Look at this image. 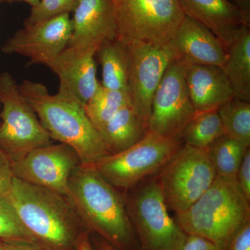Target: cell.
<instances>
[{
    "label": "cell",
    "instance_id": "obj_35",
    "mask_svg": "<svg viewBox=\"0 0 250 250\" xmlns=\"http://www.w3.org/2000/svg\"><path fill=\"white\" fill-rule=\"evenodd\" d=\"M91 241L93 246L98 250H118L115 247L111 246L108 242L104 241L100 237L91 238Z\"/></svg>",
    "mask_w": 250,
    "mask_h": 250
},
{
    "label": "cell",
    "instance_id": "obj_38",
    "mask_svg": "<svg viewBox=\"0 0 250 250\" xmlns=\"http://www.w3.org/2000/svg\"><path fill=\"white\" fill-rule=\"evenodd\" d=\"M1 101H0V111H1Z\"/></svg>",
    "mask_w": 250,
    "mask_h": 250
},
{
    "label": "cell",
    "instance_id": "obj_7",
    "mask_svg": "<svg viewBox=\"0 0 250 250\" xmlns=\"http://www.w3.org/2000/svg\"><path fill=\"white\" fill-rule=\"evenodd\" d=\"M0 149L11 163L52 143L37 115L9 72L0 75Z\"/></svg>",
    "mask_w": 250,
    "mask_h": 250
},
{
    "label": "cell",
    "instance_id": "obj_28",
    "mask_svg": "<svg viewBox=\"0 0 250 250\" xmlns=\"http://www.w3.org/2000/svg\"><path fill=\"white\" fill-rule=\"evenodd\" d=\"M14 177L11 161L0 149V197H8Z\"/></svg>",
    "mask_w": 250,
    "mask_h": 250
},
{
    "label": "cell",
    "instance_id": "obj_20",
    "mask_svg": "<svg viewBox=\"0 0 250 250\" xmlns=\"http://www.w3.org/2000/svg\"><path fill=\"white\" fill-rule=\"evenodd\" d=\"M222 65L233 96L250 102V31L243 25L226 50Z\"/></svg>",
    "mask_w": 250,
    "mask_h": 250
},
{
    "label": "cell",
    "instance_id": "obj_3",
    "mask_svg": "<svg viewBox=\"0 0 250 250\" xmlns=\"http://www.w3.org/2000/svg\"><path fill=\"white\" fill-rule=\"evenodd\" d=\"M18 86L51 139L73 148L82 165H95L111 155L84 106L76 99L59 91L52 95L45 85L30 80Z\"/></svg>",
    "mask_w": 250,
    "mask_h": 250
},
{
    "label": "cell",
    "instance_id": "obj_4",
    "mask_svg": "<svg viewBox=\"0 0 250 250\" xmlns=\"http://www.w3.org/2000/svg\"><path fill=\"white\" fill-rule=\"evenodd\" d=\"M250 201L236 179L217 176L213 184L175 221L188 235L203 237L222 250L250 220Z\"/></svg>",
    "mask_w": 250,
    "mask_h": 250
},
{
    "label": "cell",
    "instance_id": "obj_27",
    "mask_svg": "<svg viewBox=\"0 0 250 250\" xmlns=\"http://www.w3.org/2000/svg\"><path fill=\"white\" fill-rule=\"evenodd\" d=\"M80 0H41L37 6L31 8L24 25L45 21L54 16L73 12Z\"/></svg>",
    "mask_w": 250,
    "mask_h": 250
},
{
    "label": "cell",
    "instance_id": "obj_25",
    "mask_svg": "<svg viewBox=\"0 0 250 250\" xmlns=\"http://www.w3.org/2000/svg\"><path fill=\"white\" fill-rule=\"evenodd\" d=\"M224 134L223 125L217 110L196 113L182 134L185 144L205 150Z\"/></svg>",
    "mask_w": 250,
    "mask_h": 250
},
{
    "label": "cell",
    "instance_id": "obj_18",
    "mask_svg": "<svg viewBox=\"0 0 250 250\" xmlns=\"http://www.w3.org/2000/svg\"><path fill=\"white\" fill-rule=\"evenodd\" d=\"M188 93L196 113L218 110L233 96L221 67L184 65Z\"/></svg>",
    "mask_w": 250,
    "mask_h": 250
},
{
    "label": "cell",
    "instance_id": "obj_11",
    "mask_svg": "<svg viewBox=\"0 0 250 250\" xmlns=\"http://www.w3.org/2000/svg\"><path fill=\"white\" fill-rule=\"evenodd\" d=\"M11 165L14 177L67 197L69 179L82 162L73 148L60 143L36 148Z\"/></svg>",
    "mask_w": 250,
    "mask_h": 250
},
{
    "label": "cell",
    "instance_id": "obj_32",
    "mask_svg": "<svg viewBox=\"0 0 250 250\" xmlns=\"http://www.w3.org/2000/svg\"><path fill=\"white\" fill-rule=\"evenodd\" d=\"M0 246L6 250H52L36 242L20 240H0Z\"/></svg>",
    "mask_w": 250,
    "mask_h": 250
},
{
    "label": "cell",
    "instance_id": "obj_5",
    "mask_svg": "<svg viewBox=\"0 0 250 250\" xmlns=\"http://www.w3.org/2000/svg\"><path fill=\"white\" fill-rule=\"evenodd\" d=\"M125 191V205L140 250H182L187 233L169 214L156 176Z\"/></svg>",
    "mask_w": 250,
    "mask_h": 250
},
{
    "label": "cell",
    "instance_id": "obj_29",
    "mask_svg": "<svg viewBox=\"0 0 250 250\" xmlns=\"http://www.w3.org/2000/svg\"><path fill=\"white\" fill-rule=\"evenodd\" d=\"M236 180L247 200L250 202V149L248 148L237 172Z\"/></svg>",
    "mask_w": 250,
    "mask_h": 250
},
{
    "label": "cell",
    "instance_id": "obj_36",
    "mask_svg": "<svg viewBox=\"0 0 250 250\" xmlns=\"http://www.w3.org/2000/svg\"><path fill=\"white\" fill-rule=\"evenodd\" d=\"M41 0H0L1 2H8L12 3L16 2V1H24L27 4L30 5L31 8L37 6L39 3L40 2Z\"/></svg>",
    "mask_w": 250,
    "mask_h": 250
},
{
    "label": "cell",
    "instance_id": "obj_33",
    "mask_svg": "<svg viewBox=\"0 0 250 250\" xmlns=\"http://www.w3.org/2000/svg\"><path fill=\"white\" fill-rule=\"evenodd\" d=\"M236 5L241 12L243 24L250 27V0H230Z\"/></svg>",
    "mask_w": 250,
    "mask_h": 250
},
{
    "label": "cell",
    "instance_id": "obj_13",
    "mask_svg": "<svg viewBox=\"0 0 250 250\" xmlns=\"http://www.w3.org/2000/svg\"><path fill=\"white\" fill-rule=\"evenodd\" d=\"M70 14L24 25L1 47L4 54H16L30 59V64L47 66L62 53L71 37Z\"/></svg>",
    "mask_w": 250,
    "mask_h": 250
},
{
    "label": "cell",
    "instance_id": "obj_8",
    "mask_svg": "<svg viewBox=\"0 0 250 250\" xmlns=\"http://www.w3.org/2000/svg\"><path fill=\"white\" fill-rule=\"evenodd\" d=\"M183 143L182 140L163 137L149 131L132 147L106 156L94 166L113 187L126 190L159 173Z\"/></svg>",
    "mask_w": 250,
    "mask_h": 250
},
{
    "label": "cell",
    "instance_id": "obj_19",
    "mask_svg": "<svg viewBox=\"0 0 250 250\" xmlns=\"http://www.w3.org/2000/svg\"><path fill=\"white\" fill-rule=\"evenodd\" d=\"M98 131L108 152L116 154L141 141L149 126L130 104L121 108Z\"/></svg>",
    "mask_w": 250,
    "mask_h": 250
},
{
    "label": "cell",
    "instance_id": "obj_26",
    "mask_svg": "<svg viewBox=\"0 0 250 250\" xmlns=\"http://www.w3.org/2000/svg\"><path fill=\"white\" fill-rule=\"evenodd\" d=\"M0 240L36 242L23 226L8 197H0Z\"/></svg>",
    "mask_w": 250,
    "mask_h": 250
},
{
    "label": "cell",
    "instance_id": "obj_16",
    "mask_svg": "<svg viewBox=\"0 0 250 250\" xmlns=\"http://www.w3.org/2000/svg\"><path fill=\"white\" fill-rule=\"evenodd\" d=\"M169 45L184 65L222 67L226 59L223 43L205 26L185 16Z\"/></svg>",
    "mask_w": 250,
    "mask_h": 250
},
{
    "label": "cell",
    "instance_id": "obj_24",
    "mask_svg": "<svg viewBox=\"0 0 250 250\" xmlns=\"http://www.w3.org/2000/svg\"><path fill=\"white\" fill-rule=\"evenodd\" d=\"M131 104L129 90H115L100 85L96 93L84 106L87 116L98 129L121 108Z\"/></svg>",
    "mask_w": 250,
    "mask_h": 250
},
{
    "label": "cell",
    "instance_id": "obj_1",
    "mask_svg": "<svg viewBox=\"0 0 250 250\" xmlns=\"http://www.w3.org/2000/svg\"><path fill=\"white\" fill-rule=\"evenodd\" d=\"M67 198L90 233L118 250H141L124 195L102 177L95 166L80 165L73 171Z\"/></svg>",
    "mask_w": 250,
    "mask_h": 250
},
{
    "label": "cell",
    "instance_id": "obj_21",
    "mask_svg": "<svg viewBox=\"0 0 250 250\" xmlns=\"http://www.w3.org/2000/svg\"><path fill=\"white\" fill-rule=\"evenodd\" d=\"M102 67L101 85L115 90H128L131 65L128 45L117 39L106 41L97 51Z\"/></svg>",
    "mask_w": 250,
    "mask_h": 250
},
{
    "label": "cell",
    "instance_id": "obj_9",
    "mask_svg": "<svg viewBox=\"0 0 250 250\" xmlns=\"http://www.w3.org/2000/svg\"><path fill=\"white\" fill-rule=\"evenodd\" d=\"M156 176L167 208L175 213L190 208L217 177L205 151L185 143Z\"/></svg>",
    "mask_w": 250,
    "mask_h": 250
},
{
    "label": "cell",
    "instance_id": "obj_23",
    "mask_svg": "<svg viewBox=\"0 0 250 250\" xmlns=\"http://www.w3.org/2000/svg\"><path fill=\"white\" fill-rule=\"evenodd\" d=\"M224 134L250 146V103L233 96L217 110Z\"/></svg>",
    "mask_w": 250,
    "mask_h": 250
},
{
    "label": "cell",
    "instance_id": "obj_6",
    "mask_svg": "<svg viewBox=\"0 0 250 250\" xmlns=\"http://www.w3.org/2000/svg\"><path fill=\"white\" fill-rule=\"evenodd\" d=\"M116 39L125 45H168L183 21L179 0H113Z\"/></svg>",
    "mask_w": 250,
    "mask_h": 250
},
{
    "label": "cell",
    "instance_id": "obj_22",
    "mask_svg": "<svg viewBox=\"0 0 250 250\" xmlns=\"http://www.w3.org/2000/svg\"><path fill=\"white\" fill-rule=\"evenodd\" d=\"M248 148L223 134L205 151L217 176L236 179L237 172Z\"/></svg>",
    "mask_w": 250,
    "mask_h": 250
},
{
    "label": "cell",
    "instance_id": "obj_34",
    "mask_svg": "<svg viewBox=\"0 0 250 250\" xmlns=\"http://www.w3.org/2000/svg\"><path fill=\"white\" fill-rule=\"evenodd\" d=\"M76 250H98L93 246L90 238V232L89 231H85L81 234L80 238L77 240Z\"/></svg>",
    "mask_w": 250,
    "mask_h": 250
},
{
    "label": "cell",
    "instance_id": "obj_31",
    "mask_svg": "<svg viewBox=\"0 0 250 250\" xmlns=\"http://www.w3.org/2000/svg\"><path fill=\"white\" fill-rule=\"evenodd\" d=\"M182 250H222V249L213 242L203 237L187 234V238Z\"/></svg>",
    "mask_w": 250,
    "mask_h": 250
},
{
    "label": "cell",
    "instance_id": "obj_12",
    "mask_svg": "<svg viewBox=\"0 0 250 250\" xmlns=\"http://www.w3.org/2000/svg\"><path fill=\"white\" fill-rule=\"evenodd\" d=\"M131 65L128 90L131 106L149 126L154 93L166 69L176 59L170 45L135 42L128 45Z\"/></svg>",
    "mask_w": 250,
    "mask_h": 250
},
{
    "label": "cell",
    "instance_id": "obj_17",
    "mask_svg": "<svg viewBox=\"0 0 250 250\" xmlns=\"http://www.w3.org/2000/svg\"><path fill=\"white\" fill-rule=\"evenodd\" d=\"M179 2L185 16L209 29L226 50L244 25L239 9L230 0H179Z\"/></svg>",
    "mask_w": 250,
    "mask_h": 250
},
{
    "label": "cell",
    "instance_id": "obj_15",
    "mask_svg": "<svg viewBox=\"0 0 250 250\" xmlns=\"http://www.w3.org/2000/svg\"><path fill=\"white\" fill-rule=\"evenodd\" d=\"M71 18L68 45L98 51L106 41L117 37L113 0H80Z\"/></svg>",
    "mask_w": 250,
    "mask_h": 250
},
{
    "label": "cell",
    "instance_id": "obj_37",
    "mask_svg": "<svg viewBox=\"0 0 250 250\" xmlns=\"http://www.w3.org/2000/svg\"><path fill=\"white\" fill-rule=\"evenodd\" d=\"M0 250H5L4 248H3L2 246H0Z\"/></svg>",
    "mask_w": 250,
    "mask_h": 250
},
{
    "label": "cell",
    "instance_id": "obj_30",
    "mask_svg": "<svg viewBox=\"0 0 250 250\" xmlns=\"http://www.w3.org/2000/svg\"><path fill=\"white\" fill-rule=\"evenodd\" d=\"M222 250H250V220L236 231Z\"/></svg>",
    "mask_w": 250,
    "mask_h": 250
},
{
    "label": "cell",
    "instance_id": "obj_2",
    "mask_svg": "<svg viewBox=\"0 0 250 250\" xmlns=\"http://www.w3.org/2000/svg\"><path fill=\"white\" fill-rule=\"evenodd\" d=\"M8 198L36 243L52 250H76L88 231L67 197L14 177Z\"/></svg>",
    "mask_w": 250,
    "mask_h": 250
},
{
    "label": "cell",
    "instance_id": "obj_10",
    "mask_svg": "<svg viewBox=\"0 0 250 250\" xmlns=\"http://www.w3.org/2000/svg\"><path fill=\"white\" fill-rule=\"evenodd\" d=\"M195 114L188 93L184 64L174 59L154 93L149 131L163 137L182 140L184 129Z\"/></svg>",
    "mask_w": 250,
    "mask_h": 250
},
{
    "label": "cell",
    "instance_id": "obj_14",
    "mask_svg": "<svg viewBox=\"0 0 250 250\" xmlns=\"http://www.w3.org/2000/svg\"><path fill=\"white\" fill-rule=\"evenodd\" d=\"M94 49L67 46L48 67L59 77V92L71 95L83 106L101 83L97 78Z\"/></svg>",
    "mask_w": 250,
    "mask_h": 250
}]
</instances>
